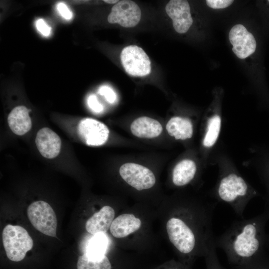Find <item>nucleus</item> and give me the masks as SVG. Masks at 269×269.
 I'll use <instances>...</instances> for the list:
<instances>
[{
  "instance_id": "obj_1",
  "label": "nucleus",
  "mask_w": 269,
  "mask_h": 269,
  "mask_svg": "<svg viewBox=\"0 0 269 269\" xmlns=\"http://www.w3.org/2000/svg\"><path fill=\"white\" fill-rule=\"evenodd\" d=\"M214 203L183 197L163 199L156 208L159 235L177 260L192 268L204 257L213 238Z\"/></svg>"
},
{
  "instance_id": "obj_2",
  "label": "nucleus",
  "mask_w": 269,
  "mask_h": 269,
  "mask_svg": "<svg viewBox=\"0 0 269 269\" xmlns=\"http://www.w3.org/2000/svg\"><path fill=\"white\" fill-rule=\"evenodd\" d=\"M156 208L137 202L116 217L109 229L117 247L146 257L157 251L160 235L155 231Z\"/></svg>"
},
{
  "instance_id": "obj_3",
  "label": "nucleus",
  "mask_w": 269,
  "mask_h": 269,
  "mask_svg": "<svg viewBox=\"0 0 269 269\" xmlns=\"http://www.w3.org/2000/svg\"><path fill=\"white\" fill-rule=\"evenodd\" d=\"M260 227L256 218L236 221L215 239L216 247L224 251L234 269H249L256 265L262 244Z\"/></svg>"
},
{
  "instance_id": "obj_4",
  "label": "nucleus",
  "mask_w": 269,
  "mask_h": 269,
  "mask_svg": "<svg viewBox=\"0 0 269 269\" xmlns=\"http://www.w3.org/2000/svg\"><path fill=\"white\" fill-rule=\"evenodd\" d=\"M256 194L246 181L235 173H229L223 176L216 191L217 199L229 204L241 217H243L248 203Z\"/></svg>"
},
{
  "instance_id": "obj_5",
  "label": "nucleus",
  "mask_w": 269,
  "mask_h": 269,
  "mask_svg": "<svg viewBox=\"0 0 269 269\" xmlns=\"http://www.w3.org/2000/svg\"><path fill=\"white\" fill-rule=\"evenodd\" d=\"M2 240L7 257L13 262L22 260L33 246L28 232L18 225H6L2 231Z\"/></svg>"
},
{
  "instance_id": "obj_6",
  "label": "nucleus",
  "mask_w": 269,
  "mask_h": 269,
  "mask_svg": "<svg viewBox=\"0 0 269 269\" xmlns=\"http://www.w3.org/2000/svg\"><path fill=\"white\" fill-rule=\"evenodd\" d=\"M120 176L127 185L138 192L146 191L154 188L156 178L148 168L135 163L128 162L121 166Z\"/></svg>"
},
{
  "instance_id": "obj_7",
  "label": "nucleus",
  "mask_w": 269,
  "mask_h": 269,
  "mask_svg": "<svg viewBox=\"0 0 269 269\" xmlns=\"http://www.w3.org/2000/svg\"><path fill=\"white\" fill-rule=\"evenodd\" d=\"M29 220L32 226L44 235L56 237L57 218L51 206L43 201L32 203L27 209Z\"/></svg>"
},
{
  "instance_id": "obj_8",
  "label": "nucleus",
  "mask_w": 269,
  "mask_h": 269,
  "mask_svg": "<svg viewBox=\"0 0 269 269\" xmlns=\"http://www.w3.org/2000/svg\"><path fill=\"white\" fill-rule=\"evenodd\" d=\"M128 206L124 201L113 206L108 204L102 206L86 220V231L92 237L99 234H107L116 217Z\"/></svg>"
},
{
  "instance_id": "obj_9",
  "label": "nucleus",
  "mask_w": 269,
  "mask_h": 269,
  "mask_svg": "<svg viewBox=\"0 0 269 269\" xmlns=\"http://www.w3.org/2000/svg\"><path fill=\"white\" fill-rule=\"evenodd\" d=\"M121 60L126 72L133 76H145L151 72L150 60L144 50L136 45L125 47Z\"/></svg>"
},
{
  "instance_id": "obj_10",
  "label": "nucleus",
  "mask_w": 269,
  "mask_h": 269,
  "mask_svg": "<svg viewBox=\"0 0 269 269\" xmlns=\"http://www.w3.org/2000/svg\"><path fill=\"white\" fill-rule=\"evenodd\" d=\"M140 18L141 10L138 5L132 0H123L112 7L108 21L123 27H133L138 23Z\"/></svg>"
},
{
  "instance_id": "obj_11",
  "label": "nucleus",
  "mask_w": 269,
  "mask_h": 269,
  "mask_svg": "<svg viewBox=\"0 0 269 269\" xmlns=\"http://www.w3.org/2000/svg\"><path fill=\"white\" fill-rule=\"evenodd\" d=\"M229 39L233 52L239 58L245 59L256 51L257 42L254 35L242 24H236L231 29Z\"/></svg>"
},
{
  "instance_id": "obj_12",
  "label": "nucleus",
  "mask_w": 269,
  "mask_h": 269,
  "mask_svg": "<svg viewBox=\"0 0 269 269\" xmlns=\"http://www.w3.org/2000/svg\"><path fill=\"white\" fill-rule=\"evenodd\" d=\"M79 134L89 145L99 146L108 140L109 130L103 123L91 118L82 120L78 126Z\"/></svg>"
},
{
  "instance_id": "obj_13",
  "label": "nucleus",
  "mask_w": 269,
  "mask_h": 269,
  "mask_svg": "<svg viewBox=\"0 0 269 269\" xmlns=\"http://www.w3.org/2000/svg\"><path fill=\"white\" fill-rule=\"evenodd\" d=\"M167 15L172 20L175 30L180 34L186 33L193 23L188 2L184 0H171L165 6Z\"/></svg>"
},
{
  "instance_id": "obj_14",
  "label": "nucleus",
  "mask_w": 269,
  "mask_h": 269,
  "mask_svg": "<svg viewBox=\"0 0 269 269\" xmlns=\"http://www.w3.org/2000/svg\"><path fill=\"white\" fill-rule=\"evenodd\" d=\"M35 143L40 154L46 158H55L60 152L61 139L56 133L48 128H43L38 131Z\"/></svg>"
},
{
  "instance_id": "obj_15",
  "label": "nucleus",
  "mask_w": 269,
  "mask_h": 269,
  "mask_svg": "<svg viewBox=\"0 0 269 269\" xmlns=\"http://www.w3.org/2000/svg\"><path fill=\"white\" fill-rule=\"evenodd\" d=\"M131 131L134 135L138 137L151 138L160 134L162 127L155 119L147 117H141L132 122Z\"/></svg>"
},
{
  "instance_id": "obj_16",
  "label": "nucleus",
  "mask_w": 269,
  "mask_h": 269,
  "mask_svg": "<svg viewBox=\"0 0 269 269\" xmlns=\"http://www.w3.org/2000/svg\"><path fill=\"white\" fill-rule=\"evenodd\" d=\"M29 110L23 106L15 107L7 118L9 127L13 133L22 135L31 128L32 123L29 116Z\"/></svg>"
},
{
  "instance_id": "obj_17",
  "label": "nucleus",
  "mask_w": 269,
  "mask_h": 269,
  "mask_svg": "<svg viewBox=\"0 0 269 269\" xmlns=\"http://www.w3.org/2000/svg\"><path fill=\"white\" fill-rule=\"evenodd\" d=\"M197 172L195 163L190 159H184L174 167L171 175V182L176 187H183L194 180Z\"/></svg>"
},
{
  "instance_id": "obj_18",
  "label": "nucleus",
  "mask_w": 269,
  "mask_h": 269,
  "mask_svg": "<svg viewBox=\"0 0 269 269\" xmlns=\"http://www.w3.org/2000/svg\"><path fill=\"white\" fill-rule=\"evenodd\" d=\"M168 134L176 139L184 140L192 137L193 133L191 121L180 117L171 118L166 126Z\"/></svg>"
},
{
  "instance_id": "obj_19",
  "label": "nucleus",
  "mask_w": 269,
  "mask_h": 269,
  "mask_svg": "<svg viewBox=\"0 0 269 269\" xmlns=\"http://www.w3.org/2000/svg\"><path fill=\"white\" fill-rule=\"evenodd\" d=\"M110 245L111 240L107 234H99L88 241L84 253L90 259L98 260L107 253Z\"/></svg>"
},
{
  "instance_id": "obj_20",
  "label": "nucleus",
  "mask_w": 269,
  "mask_h": 269,
  "mask_svg": "<svg viewBox=\"0 0 269 269\" xmlns=\"http://www.w3.org/2000/svg\"><path fill=\"white\" fill-rule=\"evenodd\" d=\"M221 120L219 116L215 115L208 121L207 131L203 139V145L207 147L212 146L219 136Z\"/></svg>"
},
{
  "instance_id": "obj_21",
  "label": "nucleus",
  "mask_w": 269,
  "mask_h": 269,
  "mask_svg": "<svg viewBox=\"0 0 269 269\" xmlns=\"http://www.w3.org/2000/svg\"><path fill=\"white\" fill-rule=\"evenodd\" d=\"M214 237L210 240L207 251L204 256L206 269H224L217 256Z\"/></svg>"
},
{
  "instance_id": "obj_22",
  "label": "nucleus",
  "mask_w": 269,
  "mask_h": 269,
  "mask_svg": "<svg viewBox=\"0 0 269 269\" xmlns=\"http://www.w3.org/2000/svg\"><path fill=\"white\" fill-rule=\"evenodd\" d=\"M150 269H192L177 260L170 259Z\"/></svg>"
},
{
  "instance_id": "obj_23",
  "label": "nucleus",
  "mask_w": 269,
  "mask_h": 269,
  "mask_svg": "<svg viewBox=\"0 0 269 269\" xmlns=\"http://www.w3.org/2000/svg\"><path fill=\"white\" fill-rule=\"evenodd\" d=\"M99 93L104 96L107 101L110 103H114L117 98L114 91L109 86H102L99 89Z\"/></svg>"
},
{
  "instance_id": "obj_24",
  "label": "nucleus",
  "mask_w": 269,
  "mask_h": 269,
  "mask_svg": "<svg viewBox=\"0 0 269 269\" xmlns=\"http://www.w3.org/2000/svg\"><path fill=\"white\" fill-rule=\"evenodd\" d=\"M207 5L214 9L224 8L232 4L234 0H207Z\"/></svg>"
},
{
  "instance_id": "obj_25",
  "label": "nucleus",
  "mask_w": 269,
  "mask_h": 269,
  "mask_svg": "<svg viewBox=\"0 0 269 269\" xmlns=\"http://www.w3.org/2000/svg\"><path fill=\"white\" fill-rule=\"evenodd\" d=\"M87 103L90 109L95 113H101L103 110V106L99 102L95 95L89 96Z\"/></svg>"
},
{
  "instance_id": "obj_26",
  "label": "nucleus",
  "mask_w": 269,
  "mask_h": 269,
  "mask_svg": "<svg viewBox=\"0 0 269 269\" xmlns=\"http://www.w3.org/2000/svg\"><path fill=\"white\" fill-rule=\"evenodd\" d=\"M57 8L59 13L65 19L69 20L72 18L73 14L72 12L63 2H59Z\"/></svg>"
},
{
  "instance_id": "obj_27",
  "label": "nucleus",
  "mask_w": 269,
  "mask_h": 269,
  "mask_svg": "<svg viewBox=\"0 0 269 269\" xmlns=\"http://www.w3.org/2000/svg\"><path fill=\"white\" fill-rule=\"evenodd\" d=\"M36 26L38 30L43 35L47 36L51 33V28L42 19H39L36 22Z\"/></svg>"
},
{
  "instance_id": "obj_28",
  "label": "nucleus",
  "mask_w": 269,
  "mask_h": 269,
  "mask_svg": "<svg viewBox=\"0 0 269 269\" xmlns=\"http://www.w3.org/2000/svg\"><path fill=\"white\" fill-rule=\"evenodd\" d=\"M119 0H104V2L106 3H117L118 2H119Z\"/></svg>"
},
{
  "instance_id": "obj_29",
  "label": "nucleus",
  "mask_w": 269,
  "mask_h": 269,
  "mask_svg": "<svg viewBox=\"0 0 269 269\" xmlns=\"http://www.w3.org/2000/svg\"><path fill=\"white\" fill-rule=\"evenodd\" d=\"M249 269H256V265H255V266H253L252 268Z\"/></svg>"
}]
</instances>
